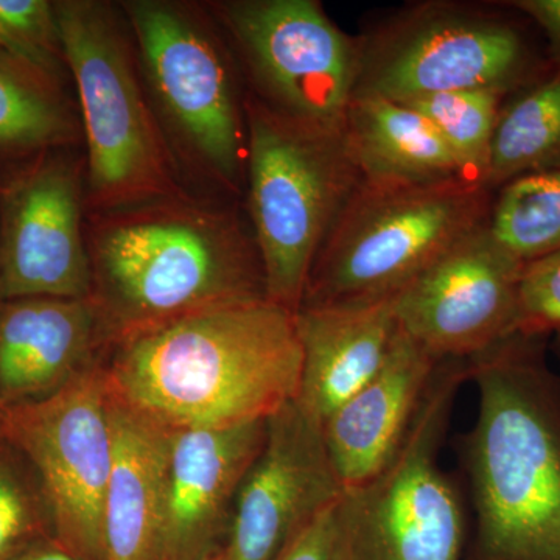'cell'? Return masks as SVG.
Segmentation results:
<instances>
[{"label":"cell","mask_w":560,"mask_h":560,"mask_svg":"<svg viewBox=\"0 0 560 560\" xmlns=\"http://www.w3.org/2000/svg\"><path fill=\"white\" fill-rule=\"evenodd\" d=\"M86 245L108 348L190 313L267 298L250 231L223 200L194 190L88 212Z\"/></svg>","instance_id":"7a4b0ae2"},{"label":"cell","mask_w":560,"mask_h":560,"mask_svg":"<svg viewBox=\"0 0 560 560\" xmlns=\"http://www.w3.org/2000/svg\"><path fill=\"white\" fill-rule=\"evenodd\" d=\"M206 3L249 80V94L301 124L345 130L359 80L360 44L330 20L319 2Z\"/></svg>","instance_id":"9c48e42d"},{"label":"cell","mask_w":560,"mask_h":560,"mask_svg":"<svg viewBox=\"0 0 560 560\" xmlns=\"http://www.w3.org/2000/svg\"><path fill=\"white\" fill-rule=\"evenodd\" d=\"M512 9L522 11L544 31L555 68H560V0H514Z\"/></svg>","instance_id":"f1b7e54d"},{"label":"cell","mask_w":560,"mask_h":560,"mask_svg":"<svg viewBox=\"0 0 560 560\" xmlns=\"http://www.w3.org/2000/svg\"><path fill=\"white\" fill-rule=\"evenodd\" d=\"M517 334H560V250L525 265L518 289Z\"/></svg>","instance_id":"484cf974"},{"label":"cell","mask_w":560,"mask_h":560,"mask_svg":"<svg viewBox=\"0 0 560 560\" xmlns=\"http://www.w3.org/2000/svg\"><path fill=\"white\" fill-rule=\"evenodd\" d=\"M302 372L296 400L320 423L377 374L399 330L394 298L296 312Z\"/></svg>","instance_id":"ac0fdd59"},{"label":"cell","mask_w":560,"mask_h":560,"mask_svg":"<svg viewBox=\"0 0 560 560\" xmlns=\"http://www.w3.org/2000/svg\"><path fill=\"white\" fill-rule=\"evenodd\" d=\"M345 138L361 183L368 186L416 187L463 179L440 132L404 103L355 95Z\"/></svg>","instance_id":"ffe728a7"},{"label":"cell","mask_w":560,"mask_h":560,"mask_svg":"<svg viewBox=\"0 0 560 560\" xmlns=\"http://www.w3.org/2000/svg\"><path fill=\"white\" fill-rule=\"evenodd\" d=\"M55 10L83 130L88 212L190 190L151 106L120 3L55 0Z\"/></svg>","instance_id":"5b68a950"},{"label":"cell","mask_w":560,"mask_h":560,"mask_svg":"<svg viewBox=\"0 0 560 560\" xmlns=\"http://www.w3.org/2000/svg\"><path fill=\"white\" fill-rule=\"evenodd\" d=\"M534 69L528 44L510 22L436 5L360 44L355 95L399 103L470 90L510 95L530 84Z\"/></svg>","instance_id":"8fae6325"},{"label":"cell","mask_w":560,"mask_h":560,"mask_svg":"<svg viewBox=\"0 0 560 560\" xmlns=\"http://www.w3.org/2000/svg\"><path fill=\"white\" fill-rule=\"evenodd\" d=\"M324 425L296 400L267 419L264 447L246 474L224 552L230 560H275L320 512L340 499Z\"/></svg>","instance_id":"5bb4252c"},{"label":"cell","mask_w":560,"mask_h":560,"mask_svg":"<svg viewBox=\"0 0 560 560\" xmlns=\"http://www.w3.org/2000/svg\"><path fill=\"white\" fill-rule=\"evenodd\" d=\"M506 95L495 90L445 92L404 105L422 114L440 132L463 179L488 187L490 147Z\"/></svg>","instance_id":"cb8c5ba5"},{"label":"cell","mask_w":560,"mask_h":560,"mask_svg":"<svg viewBox=\"0 0 560 560\" xmlns=\"http://www.w3.org/2000/svg\"><path fill=\"white\" fill-rule=\"evenodd\" d=\"M515 334L469 360L478 415L460 444L474 537L464 560H560V377Z\"/></svg>","instance_id":"3957f363"},{"label":"cell","mask_w":560,"mask_h":560,"mask_svg":"<svg viewBox=\"0 0 560 560\" xmlns=\"http://www.w3.org/2000/svg\"><path fill=\"white\" fill-rule=\"evenodd\" d=\"M0 50L69 83L55 2L0 0Z\"/></svg>","instance_id":"d4e9b609"},{"label":"cell","mask_w":560,"mask_h":560,"mask_svg":"<svg viewBox=\"0 0 560 560\" xmlns=\"http://www.w3.org/2000/svg\"><path fill=\"white\" fill-rule=\"evenodd\" d=\"M492 202V190L464 179L416 187L361 183L316 257L301 307L397 296L488 224Z\"/></svg>","instance_id":"ba28073f"},{"label":"cell","mask_w":560,"mask_h":560,"mask_svg":"<svg viewBox=\"0 0 560 560\" xmlns=\"http://www.w3.org/2000/svg\"><path fill=\"white\" fill-rule=\"evenodd\" d=\"M92 298L0 301V407L44 399L105 359Z\"/></svg>","instance_id":"2e32d148"},{"label":"cell","mask_w":560,"mask_h":560,"mask_svg":"<svg viewBox=\"0 0 560 560\" xmlns=\"http://www.w3.org/2000/svg\"><path fill=\"white\" fill-rule=\"evenodd\" d=\"M441 361L399 326L377 374L324 422L330 459L345 488L377 474L393 458Z\"/></svg>","instance_id":"e0dca14e"},{"label":"cell","mask_w":560,"mask_h":560,"mask_svg":"<svg viewBox=\"0 0 560 560\" xmlns=\"http://www.w3.org/2000/svg\"><path fill=\"white\" fill-rule=\"evenodd\" d=\"M525 264L488 224L394 296L400 329L440 360H470L517 334Z\"/></svg>","instance_id":"4fadbf2b"},{"label":"cell","mask_w":560,"mask_h":560,"mask_svg":"<svg viewBox=\"0 0 560 560\" xmlns=\"http://www.w3.org/2000/svg\"><path fill=\"white\" fill-rule=\"evenodd\" d=\"M469 360H442L407 436L377 474L342 489L331 510L330 560H464L467 517L441 466Z\"/></svg>","instance_id":"52a82bcc"},{"label":"cell","mask_w":560,"mask_h":560,"mask_svg":"<svg viewBox=\"0 0 560 560\" xmlns=\"http://www.w3.org/2000/svg\"><path fill=\"white\" fill-rule=\"evenodd\" d=\"M106 353L113 396L171 431L267 420L300 390L296 312L267 298L180 316Z\"/></svg>","instance_id":"6da1fadb"},{"label":"cell","mask_w":560,"mask_h":560,"mask_svg":"<svg viewBox=\"0 0 560 560\" xmlns=\"http://www.w3.org/2000/svg\"><path fill=\"white\" fill-rule=\"evenodd\" d=\"M103 360L44 399L0 407V441L38 474L51 539L83 560H105L103 510L114 425Z\"/></svg>","instance_id":"30bf717a"},{"label":"cell","mask_w":560,"mask_h":560,"mask_svg":"<svg viewBox=\"0 0 560 560\" xmlns=\"http://www.w3.org/2000/svg\"><path fill=\"white\" fill-rule=\"evenodd\" d=\"M113 425V469L103 510L105 560H162L171 430L114 396Z\"/></svg>","instance_id":"d6986e66"},{"label":"cell","mask_w":560,"mask_h":560,"mask_svg":"<svg viewBox=\"0 0 560 560\" xmlns=\"http://www.w3.org/2000/svg\"><path fill=\"white\" fill-rule=\"evenodd\" d=\"M514 94L501 106L493 132L489 190L521 176L560 168V68Z\"/></svg>","instance_id":"7402d4cb"},{"label":"cell","mask_w":560,"mask_h":560,"mask_svg":"<svg viewBox=\"0 0 560 560\" xmlns=\"http://www.w3.org/2000/svg\"><path fill=\"white\" fill-rule=\"evenodd\" d=\"M489 231L523 264L560 250V168L521 176L500 187Z\"/></svg>","instance_id":"603a6c76"},{"label":"cell","mask_w":560,"mask_h":560,"mask_svg":"<svg viewBox=\"0 0 560 560\" xmlns=\"http://www.w3.org/2000/svg\"><path fill=\"white\" fill-rule=\"evenodd\" d=\"M10 560H83L66 551L51 537H36L22 547Z\"/></svg>","instance_id":"f546056e"},{"label":"cell","mask_w":560,"mask_h":560,"mask_svg":"<svg viewBox=\"0 0 560 560\" xmlns=\"http://www.w3.org/2000/svg\"><path fill=\"white\" fill-rule=\"evenodd\" d=\"M61 149H83L69 83L0 50V156L21 162Z\"/></svg>","instance_id":"44dd1931"},{"label":"cell","mask_w":560,"mask_h":560,"mask_svg":"<svg viewBox=\"0 0 560 560\" xmlns=\"http://www.w3.org/2000/svg\"><path fill=\"white\" fill-rule=\"evenodd\" d=\"M246 205L265 296L298 312L320 248L361 184L345 130L301 124L246 92Z\"/></svg>","instance_id":"8992f818"},{"label":"cell","mask_w":560,"mask_h":560,"mask_svg":"<svg viewBox=\"0 0 560 560\" xmlns=\"http://www.w3.org/2000/svg\"><path fill=\"white\" fill-rule=\"evenodd\" d=\"M83 149L46 151L0 179V301L90 298Z\"/></svg>","instance_id":"7c38bea8"},{"label":"cell","mask_w":560,"mask_h":560,"mask_svg":"<svg viewBox=\"0 0 560 560\" xmlns=\"http://www.w3.org/2000/svg\"><path fill=\"white\" fill-rule=\"evenodd\" d=\"M550 349L552 350V353H555L556 360H558L559 368H560V334H556L555 337H552ZM560 377V372H558Z\"/></svg>","instance_id":"4dcf8cb0"},{"label":"cell","mask_w":560,"mask_h":560,"mask_svg":"<svg viewBox=\"0 0 560 560\" xmlns=\"http://www.w3.org/2000/svg\"><path fill=\"white\" fill-rule=\"evenodd\" d=\"M335 506V504H334ZM320 512L282 548L275 560H330L331 510Z\"/></svg>","instance_id":"83f0119b"},{"label":"cell","mask_w":560,"mask_h":560,"mask_svg":"<svg viewBox=\"0 0 560 560\" xmlns=\"http://www.w3.org/2000/svg\"><path fill=\"white\" fill-rule=\"evenodd\" d=\"M36 537L31 499L16 475L0 460V560H10Z\"/></svg>","instance_id":"4316f807"},{"label":"cell","mask_w":560,"mask_h":560,"mask_svg":"<svg viewBox=\"0 0 560 560\" xmlns=\"http://www.w3.org/2000/svg\"><path fill=\"white\" fill-rule=\"evenodd\" d=\"M208 560H230V559H228L226 552H224V550H221V551L217 552V555H213L212 558H210Z\"/></svg>","instance_id":"1f68e13d"},{"label":"cell","mask_w":560,"mask_h":560,"mask_svg":"<svg viewBox=\"0 0 560 560\" xmlns=\"http://www.w3.org/2000/svg\"><path fill=\"white\" fill-rule=\"evenodd\" d=\"M140 72L184 184L206 197L245 187L246 94L241 68L208 3L125 0Z\"/></svg>","instance_id":"277c9868"},{"label":"cell","mask_w":560,"mask_h":560,"mask_svg":"<svg viewBox=\"0 0 560 560\" xmlns=\"http://www.w3.org/2000/svg\"><path fill=\"white\" fill-rule=\"evenodd\" d=\"M267 436V420L171 431L162 560H208L223 550L235 499Z\"/></svg>","instance_id":"9a60e30c"}]
</instances>
